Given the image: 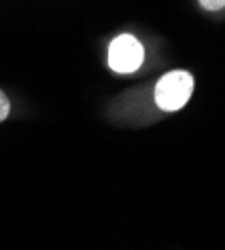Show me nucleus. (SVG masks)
I'll return each mask as SVG.
<instances>
[{"mask_svg": "<svg viewBox=\"0 0 225 250\" xmlns=\"http://www.w3.org/2000/svg\"><path fill=\"white\" fill-rule=\"evenodd\" d=\"M195 90V78L189 70H171L155 84V104L163 112H177L185 108Z\"/></svg>", "mask_w": 225, "mask_h": 250, "instance_id": "obj_1", "label": "nucleus"}, {"mask_svg": "<svg viewBox=\"0 0 225 250\" xmlns=\"http://www.w3.org/2000/svg\"><path fill=\"white\" fill-rule=\"evenodd\" d=\"M145 60V48L133 34H119L109 44V66L117 74L137 72Z\"/></svg>", "mask_w": 225, "mask_h": 250, "instance_id": "obj_2", "label": "nucleus"}, {"mask_svg": "<svg viewBox=\"0 0 225 250\" xmlns=\"http://www.w3.org/2000/svg\"><path fill=\"white\" fill-rule=\"evenodd\" d=\"M199 6L207 12H219L225 8V0H197Z\"/></svg>", "mask_w": 225, "mask_h": 250, "instance_id": "obj_3", "label": "nucleus"}, {"mask_svg": "<svg viewBox=\"0 0 225 250\" xmlns=\"http://www.w3.org/2000/svg\"><path fill=\"white\" fill-rule=\"evenodd\" d=\"M8 116H10V100H8L6 92L0 88V124H2Z\"/></svg>", "mask_w": 225, "mask_h": 250, "instance_id": "obj_4", "label": "nucleus"}]
</instances>
